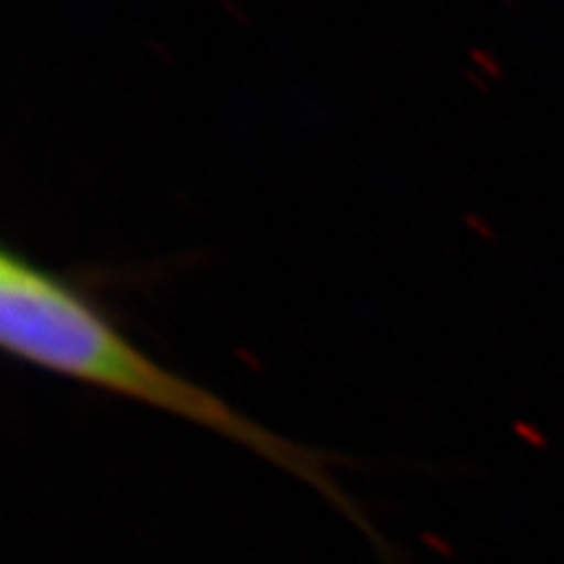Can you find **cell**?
Segmentation results:
<instances>
[{
    "label": "cell",
    "instance_id": "1",
    "mask_svg": "<svg viewBox=\"0 0 564 564\" xmlns=\"http://www.w3.org/2000/svg\"><path fill=\"white\" fill-rule=\"evenodd\" d=\"M0 345L11 361L165 413L249 449L312 486L379 541L366 514L329 474L333 455L288 440L223 394L160 364L118 327L79 280L11 246L0 253Z\"/></svg>",
    "mask_w": 564,
    "mask_h": 564
}]
</instances>
